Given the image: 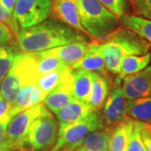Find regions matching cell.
<instances>
[{"mask_svg": "<svg viewBox=\"0 0 151 151\" xmlns=\"http://www.w3.org/2000/svg\"><path fill=\"white\" fill-rule=\"evenodd\" d=\"M24 53H36L64 45L87 41V36L58 19H46L29 28H19L16 36Z\"/></svg>", "mask_w": 151, "mask_h": 151, "instance_id": "1", "label": "cell"}, {"mask_svg": "<svg viewBox=\"0 0 151 151\" xmlns=\"http://www.w3.org/2000/svg\"><path fill=\"white\" fill-rule=\"evenodd\" d=\"M103 48L104 64L108 72L118 75L121 60L132 55H145L151 45L125 27H118L105 37L98 40Z\"/></svg>", "mask_w": 151, "mask_h": 151, "instance_id": "2", "label": "cell"}, {"mask_svg": "<svg viewBox=\"0 0 151 151\" xmlns=\"http://www.w3.org/2000/svg\"><path fill=\"white\" fill-rule=\"evenodd\" d=\"M76 1L80 21L88 37L101 40L119 27V19L98 0Z\"/></svg>", "mask_w": 151, "mask_h": 151, "instance_id": "3", "label": "cell"}, {"mask_svg": "<svg viewBox=\"0 0 151 151\" xmlns=\"http://www.w3.org/2000/svg\"><path fill=\"white\" fill-rule=\"evenodd\" d=\"M39 74L32 53L19 52L13 65L0 84V95L13 106L22 86L36 83Z\"/></svg>", "mask_w": 151, "mask_h": 151, "instance_id": "4", "label": "cell"}, {"mask_svg": "<svg viewBox=\"0 0 151 151\" xmlns=\"http://www.w3.org/2000/svg\"><path fill=\"white\" fill-rule=\"evenodd\" d=\"M104 128L102 114L99 111H93L81 120L59 129L56 143L49 151H74L90 133Z\"/></svg>", "mask_w": 151, "mask_h": 151, "instance_id": "5", "label": "cell"}, {"mask_svg": "<svg viewBox=\"0 0 151 151\" xmlns=\"http://www.w3.org/2000/svg\"><path fill=\"white\" fill-rule=\"evenodd\" d=\"M48 113L50 111L42 103L14 116L7 126L2 151L26 148V137L32 122L38 117Z\"/></svg>", "mask_w": 151, "mask_h": 151, "instance_id": "6", "label": "cell"}, {"mask_svg": "<svg viewBox=\"0 0 151 151\" xmlns=\"http://www.w3.org/2000/svg\"><path fill=\"white\" fill-rule=\"evenodd\" d=\"M59 124L52 113L38 117L32 122L26 137V147L30 151H49L56 143Z\"/></svg>", "mask_w": 151, "mask_h": 151, "instance_id": "7", "label": "cell"}, {"mask_svg": "<svg viewBox=\"0 0 151 151\" xmlns=\"http://www.w3.org/2000/svg\"><path fill=\"white\" fill-rule=\"evenodd\" d=\"M51 0H16L13 15L21 28L45 21L51 14Z\"/></svg>", "mask_w": 151, "mask_h": 151, "instance_id": "8", "label": "cell"}, {"mask_svg": "<svg viewBox=\"0 0 151 151\" xmlns=\"http://www.w3.org/2000/svg\"><path fill=\"white\" fill-rule=\"evenodd\" d=\"M102 113L104 126L112 129L128 118L127 100L120 85H114L103 105Z\"/></svg>", "mask_w": 151, "mask_h": 151, "instance_id": "9", "label": "cell"}, {"mask_svg": "<svg viewBox=\"0 0 151 151\" xmlns=\"http://www.w3.org/2000/svg\"><path fill=\"white\" fill-rule=\"evenodd\" d=\"M72 69L68 68L63 72L60 82L51 92H49L44 99V105L50 113L55 114L60 108L74 98L72 93Z\"/></svg>", "mask_w": 151, "mask_h": 151, "instance_id": "10", "label": "cell"}, {"mask_svg": "<svg viewBox=\"0 0 151 151\" xmlns=\"http://www.w3.org/2000/svg\"><path fill=\"white\" fill-rule=\"evenodd\" d=\"M122 90L127 101L151 95V65L122 80Z\"/></svg>", "mask_w": 151, "mask_h": 151, "instance_id": "11", "label": "cell"}, {"mask_svg": "<svg viewBox=\"0 0 151 151\" xmlns=\"http://www.w3.org/2000/svg\"><path fill=\"white\" fill-rule=\"evenodd\" d=\"M70 68L73 70L97 72L108 77V70L104 64L103 48L100 41L98 40H94L92 42H89L85 55Z\"/></svg>", "mask_w": 151, "mask_h": 151, "instance_id": "12", "label": "cell"}, {"mask_svg": "<svg viewBox=\"0 0 151 151\" xmlns=\"http://www.w3.org/2000/svg\"><path fill=\"white\" fill-rule=\"evenodd\" d=\"M51 14L55 19H58L77 31L86 35L80 21L76 0H53L51 1Z\"/></svg>", "mask_w": 151, "mask_h": 151, "instance_id": "13", "label": "cell"}, {"mask_svg": "<svg viewBox=\"0 0 151 151\" xmlns=\"http://www.w3.org/2000/svg\"><path fill=\"white\" fill-rule=\"evenodd\" d=\"M92 112L93 109L88 103L73 98L55 115L57 118L59 129H60L68 124L81 120Z\"/></svg>", "mask_w": 151, "mask_h": 151, "instance_id": "14", "label": "cell"}, {"mask_svg": "<svg viewBox=\"0 0 151 151\" xmlns=\"http://www.w3.org/2000/svg\"><path fill=\"white\" fill-rule=\"evenodd\" d=\"M45 96V93L39 87L36 83L24 85L17 93L13 104L14 112L17 114L24 110L32 108L39 103H42Z\"/></svg>", "mask_w": 151, "mask_h": 151, "instance_id": "15", "label": "cell"}, {"mask_svg": "<svg viewBox=\"0 0 151 151\" xmlns=\"http://www.w3.org/2000/svg\"><path fill=\"white\" fill-rule=\"evenodd\" d=\"M88 41H77L45 51L48 55L59 59L65 65L71 67L85 55L88 48Z\"/></svg>", "mask_w": 151, "mask_h": 151, "instance_id": "16", "label": "cell"}, {"mask_svg": "<svg viewBox=\"0 0 151 151\" xmlns=\"http://www.w3.org/2000/svg\"><path fill=\"white\" fill-rule=\"evenodd\" d=\"M134 120L130 118L124 119L110 130L108 151H124L129 144Z\"/></svg>", "mask_w": 151, "mask_h": 151, "instance_id": "17", "label": "cell"}, {"mask_svg": "<svg viewBox=\"0 0 151 151\" xmlns=\"http://www.w3.org/2000/svg\"><path fill=\"white\" fill-rule=\"evenodd\" d=\"M151 61V53L145 55H132L123 58L120 63L119 72L114 81V85H121L122 80L127 76L137 73L146 68Z\"/></svg>", "mask_w": 151, "mask_h": 151, "instance_id": "18", "label": "cell"}, {"mask_svg": "<svg viewBox=\"0 0 151 151\" xmlns=\"http://www.w3.org/2000/svg\"><path fill=\"white\" fill-rule=\"evenodd\" d=\"M109 93L108 78L97 72H92V85L89 95V105L93 111H100L103 108Z\"/></svg>", "mask_w": 151, "mask_h": 151, "instance_id": "19", "label": "cell"}, {"mask_svg": "<svg viewBox=\"0 0 151 151\" xmlns=\"http://www.w3.org/2000/svg\"><path fill=\"white\" fill-rule=\"evenodd\" d=\"M72 93L73 97L89 104V95L92 85V72L83 70H73Z\"/></svg>", "mask_w": 151, "mask_h": 151, "instance_id": "20", "label": "cell"}, {"mask_svg": "<svg viewBox=\"0 0 151 151\" xmlns=\"http://www.w3.org/2000/svg\"><path fill=\"white\" fill-rule=\"evenodd\" d=\"M110 130L104 128L90 133L74 151H108Z\"/></svg>", "mask_w": 151, "mask_h": 151, "instance_id": "21", "label": "cell"}, {"mask_svg": "<svg viewBox=\"0 0 151 151\" xmlns=\"http://www.w3.org/2000/svg\"><path fill=\"white\" fill-rule=\"evenodd\" d=\"M127 116L135 121L151 124V95L127 101Z\"/></svg>", "mask_w": 151, "mask_h": 151, "instance_id": "22", "label": "cell"}, {"mask_svg": "<svg viewBox=\"0 0 151 151\" xmlns=\"http://www.w3.org/2000/svg\"><path fill=\"white\" fill-rule=\"evenodd\" d=\"M124 27L130 29L151 45V20L136 14H126L119 19Z\"/></svg>", "mask_w": 151, "mask_h": 151, "instance_id": "23", "label": "cell"}, {"mask_svg": "<svg viewBox=\"0 0 151 151\" xmlns=\"http://www.w3.org/2000/svg\"><path fill=\"white\" fill-rule=\"evenodd\" d=\"M32 55L35 59L36 69L39 76L53 70H66L68 68H70L69 66L65 65L56 57L45 53V50L40 52L32 53Z\"/></svg>", "mask_w": 151, "mask_h": 151, "instance_id": "24", "label": "cell"}, {"mask_svg": "<svg viewBox=\"0 0 151 151\" xmlns=\"http://www.w3.org/2000/svg\"><path fill=\"white\" fill-rule=\"evenodd\" d=\"M19 51L12 46H0V84L13 65Z\"/></svg>", "mask_w": 151, "mask_h": 151, "instance_id": "25", "label": "cell"}, {"mask_svg": "<svg viewBox=\"0 0 151 151\" xmlns=\"http://www.w3.org/2000/svg\"><path fill=\"white\" fill-rule=\"evenodd\" d=\"M65 70H53L48 73H45L44 75L40 76L36 84L45 93V95H47L49 92H51L60 82L63 72Z\"/></svg>", "mask_w": 151, "mask_h": 151, "instance_id": "26", "label": "cell"}, {"mask_svg": "<svg viewBox=\"0 0 151 151\" xmlns=\"http://www.w3.org/2000/svg\"><path fill=\"white\" fill-rule=\"evenodd\" d=\"M108 10L113 13L118 19L126 14L129 10L128 0H98Z\"/></svg>", "mask_w": 151, "mask_h": 151, "instance_id": "27", "label": "cell"}, {"mask_svg": "<svg viewBox=\"0 0 151 151\" xmlns=\"http://www.w3.org/2000/svg\"><path fill=\"white\" fill-rule=\"evenodd\" d=\"M139 129H140V122L134 120L132 134L125 151H146L144 143L141 139Z\"/></svg>", "mask_w": 151, "mask_h": 151, "instance_id": "28", "label": "cell"}, {"mask_svg": "<svg viewBox=\"0 0 151 151\" xmlns=\"http://www.w3.org/2000/svg\"><path fill=\"white\" fill-rule=\"evenodd\" d=\"M0 22L5 24L12 31L14 35L16 37L19 31V25L16 21L15 18L13 15V14L9 13L6 9L5 7L1 3V1H0Z\"/></svg>", "mask_w": 151, "mask_h": 151, "instance_id": "29", "label": "cell"}, {"mask_svg": "<svg viewBox=\"0 0 151 151\" xmlns=\"http://www.w3.org/2000/svg\"><path fill=\"white\" fill-rule=\"evenodd\" d=\"M133 4L138 16L151 20V0H134Z\"/></svg>", "mask_w": 151, "mask_h": 151, "instance_id": "30", "label": "cell"}, {"mask_svg": "<svg viewBox=\"0 0 151 151\" xmlns=\"http://www.w3.org/2000/svg\"><path fill=\"white\" fill-rule=\"evenodd\" d=\"M139 133L145 150L151 151V124L140 122Z\"/></svg>", "mask_w": 151, "mask_h": 151, "instance_id": "31", "label": "cell"}, {"mask_svg": "<svg viewBox=\"0 0 151 151\" xmlns=\"http://www.w3.org/2000/svg\"><path fill=\"white\" fill-rule=\"evenodd\" d=\"M15 115L16 114L14 112L13 106L0 95V120L8 118L12 119Z\"/></svg>", "mask_w": 151, "mask_h": 151, "instance_id": "32", "label": "cell"}, {"mask_svg": "<svg viewBox=\"0 0 151 151\" xmlns=\"http://www.w3.org/2000/svg\"><path fill=\"white\" fill-rule=\"evenodd\" d=\"M14 34L10 29L0 22V46L7 45L11 43L14 39Z\"/></svg>", "mask_w": 151, "mask_h": 151, "instance_id": "33", "label": "cell"}, {"mask_svg": "<svg viewBox=\"0 0 151 151\" xmlns=\"http://www.w3.org/2000/svg\"><path fill=\"white\" fill-rule=\"evenodd\" d=\"M11 120L10 118L0 120V151H2L4 141V137H5V132L7 126Z\"/></svg>", "mask_w": 151, "mask_h": 151, "instance_id": "34", "label": "cell"}, {"mask_svg": "<svg viewBox=\"0 0 151 151\" xmlns=\"http://www.w3.org/2000/svg\"><path fill=\"white\" fill-rule=\"evenodd\" d=\"M0 1L3 4V5L5 7L6 9L9 13L13 14L14 7V4H15L16 0H0Z\"/></svg>", "mask_w": 151, "mask_h": 151, "instance_id": "35", "label": "cell"}, {"mask_svg": "<svg viewBox=\"0 0 151 151\" xmlns=\"http://www.w3.org/2000/svg\"><path fill=\"white\" fill-rule=\"evenodd\" d=\"M10 151H30V150H29V149H27V148H23V149H19V150H10Z\"/></svg>", "mask_w": 151, "mask_h": 151, "instance_id": "36", "label": "cell"}, {"mask_svg": "<svg viewBox=\"0 0 151 151\" xmlns=\"http://www.w3.org/2000/svg\"><path fill=\"white\" fill-rule=\"evenodd\" d=\"M58 151H71V150H58Z\"/></svg>", "mask_w": 151, "mask_h": 151, "instance_id": "37", "label": "cell"}, {"mask_svg": "<svg viewBox=\"0 0 151 151\" xmlns=\"http://www.w3.org/2000/svg\"><path fill=\"white\" fill-rule=\"evenodd\" d=\"M129 1H130L131 3H134V0H129Z\"/></svg>", "mask_w": 151, "mask_h": 151, "instance_id": "38", "label": "cell"}]
</instances>
